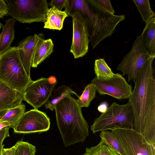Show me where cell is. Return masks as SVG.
Listing matches in <instances>:
<instances>
[{
	"label": "cell",
	"instance_id": "23",
	"mask_svg": "<svg viewBox=\"0 0 155 155\" xmlns=\"http://www.w3.org/2000/svg\"><path fill=\"white\" fill-rule=\"evenodd\" d=\"M25 105L22 103L9 109L4 115L0 119V123L8 121L12 123L15 126L20 118L25 113Z\"/></svg>",
	"mask_w": 155,
	"mask_h": 155
},
{
	"label": "cell",
	"instance_id": "1",
	"mask_svg": "<svg viewBox=\"0 0 155 155\" xmlns=\"http://www.w3.org/2000/svg\"><path fill=\"white\" fill-rule=\"evenodd\" d=\"M155 58L145 63L128 98L134 115L133 129L155 146V80L152 63Z\"/></svg>",
	"mask_w": 155,
	"mask_h": 155
},
{
	"label": "cell",
	"instance_id": "24",
	"mask_svg": "<svg viewBox=\"0 0 155 155\" xmlns=\"http://www.w3.org/2000/svg\"><path fill=\"white\" fill-rule=\"evenodd\" d=\"M94 71L96 77L98 78H111L114 74L104 58H100L95 60Z\"/></svg>",
	"mask_w": 155,
	"mask_h": 155
},
{
	"label": "cell",
	"instance_id": "19",
	"mask_svg": "<svg viewBox=\"0 0 155 155\" xmlns=\"http://www.w3.org/2000/svg\"><path fill=\"white\" fill-rule=\"evenodd\" d=\"M71 94L79 97L76 93L67 86L63 85L53 89L48 100L44 104L45 108L53 111L58 102L67 96Z\"/></svg>",
	"mask_w": 155,
	"mask_h": 155
},
{
	"label": "cell",
	"instance_id": "22",
	"mask_svg": "<svg viewBox=\"0 0 155 155\" xmlns=\"http://www.w3.org/2000/svg\"><path fill=\"white\" fill-rule=\"evenodd\" d=\"M96 91V87L94 84L91 83L87 84L84 88L82 94L76 100L80 107H88L95 97Z\"/></svg>",
	"mask_w": 155,
	"mask_h": 155
},
{
	"label": "cell",
	"instance_id": "29",
	"mask_svg": "<svg viewBox=\"0 0 155 155\" xmlns=\"http://www.w3.org/2000/svg\"><path fill=\"white\" fill-rule=\"evenodd\" d=\"M67 0H52L48 4L51 7H55L59 11H61L64 7L67 2Z\"/></svg>",
	"mask_w": 155,
	"mask_h": 155
},
{
	"label": "cell",
	"instance_id": "14",
	"mask_svg": "<svg viewBox=\"0 0 155 155\" xmlns=\"http://www.w3.org/2000/svg\"><path fill=\"white\" fill-rule=\"evenodd\" d=\"M23 100V94L14 90L0 80V111L18 106Z\"/></svg>",
	"mask_w": 155,
	"mask_h": 155
},
{
	"label": "cell",
	"instance_id": "8",
	"mask_svg": "<svg viewBox=\"0 0 155 155\" xmlns=\"http://www.w3.org/2000/svg\"><path fill=\"white\" fill-rule=\"evenodd\" d=\"M150 58L144 49L140 36H137L130 51L124 57L117 69L127 76L128 82L135 83L140 70Z\"/></svg>",
	"mask_w": 155,
	"mask_h": 155
},
{
	"label": "cell",
	"instance_id": "32",
	"mask_svg": "<svg viewBox=\"0 0 155 155\" xmlns=\"http://www.w3.org/2000/svg\"><path fill=\"white\" fill-rule=\"evenodd\" d=\"M15 150V147L14 145L11 147L2 149V155H14Z\"/></svg>",
	"mask_w": 155,
	"mask_h": 155
},
{
	"label": "cell",
	"instance_id": "34",
	"mask_svg": "<svg viewBox=\"0 0 155 155\" xmlns=\"http://www.w3.org/2000/svg\"><path fill=\"white\" fill-rule=\"evenodd\" d=\"M15 127V125L13 124L8 121H4L0 123V130L7 127L13 129Z\"/></svg>",
	"mask_w": 155,
	"mask_h": 155
},
{
	"label": "cell",
	"instance_id": "28",
	"mask_svg": "<svg viewBox=\"0 0 155 155\" xmlns=\"http://www.w3.org/2000/svg\"><path fill=\"white\" fill-rule=\"evenodd\" d=\"M99 6L107 12L114 14L115 12L109 0H94Z\"/></svg>",
	"mask_w": 155,
	"mask_h": 155
},
{
	"label": "cell",
	"instance_id": "4",
	"mask_svg": "<svg viewBox=\"0 0 155 155\" xmlns=\"http://www.w3.org/2000/svg\"><path fill=\"white\" fill-rule=\"evenodd\" d=\"M0 80L23 94L32 81L23 67L15 46L0 54Z\"/></svg>",
	"mask_w": 155,
	"mask_h": 155
},
{
	"label": "cell",
	"instance_id": "21",
	"mask_svg": "<svg viewBox=\"0 0 155 155\" xmlns=\"http://www.w3.org/2000/svg\"><path fill=\"white\" fill-rule=\"evenodd\" d=\"M99 136L101 138V141L115 151L119 155H125L116 135L112 131H101Z\"/></svg>",
	"mask_w": 155,
	"mask_h": 155
},
{
	"label": "cell",
	"instance_id": "36",
	"mask_svg": "<svg viewBox=\"0 0 155 155\" xmlns=\"http://www.w3.org/2000/svg\"><path fill=\"white\" fill-rule=\"evenodd\" d=\"M4 146V145L3 144L0 145V155H2V151Z\"/></svg>",
	"mask_w": 155,
	"mask_h": 155
},
{
	"label": "cell",
	"instance_id": "12",
	"mask_svg": "<svg viewBox=\"0 0 155 155\" xmlns=\"http://www.w3.org/2000/svg\"><path fill=\"white\" fill-rule=\"evenodd\" d=\"M70 16L72 18L73 38L70 51L77 59L84 56L88 52L90 41L87 23L80 12Z\"/></svg>",
	"mask_w": 155,
	"mask_h": 155
},
{
	"label": "cell",
	"instance_id": "26",
	"mask_svg": "<svg viewBox=\"0 0 155 155\" xmlns=\"http://www.w3.org/2000/svg\"><path fill=\"white\" fill-rule=\"evenodd\" d=\"M83 155H119L101 141L96 145L86 148Z\"/></svg>",
	"mask_w": 155,
	"mask_h": 155
},
{
	"label": "cell",
	"instance_id": "6",
	"mask_svg": "<svg viewBox=\"0 0 155 155\" xmlns=\"http://www.w3.org/2000/svg\"><path fill=\"white\" fill-rule=\"evenodd\" d=\"M7 3L8 13L22 23L46 21L48 3L46 0H5Z\"/></svg>",
	"mask_w": 155,
	"mask_h": 155
},
{
	"label": "cell",
	"instance_id": "35",
	"mask_svg": "<svg viewBox=\"0 0 155 155\" xmlns=\"http://www.w3.org/2000/svg\"><path fill=\"white\" fill-rule=\"evenodd\" d=\"M8 110L0 111V119H1L6 114Z\"/></svg>",
	"mask_w": 155,
	"mask_h": 155
},
{
	"label": "cell",
	"instance_id": "20",
	"mask_svg": "<svg viewBox=\"0 0 155 155\" xmlns=\"http://www.w3.org/2000/svg\"><path fill=\"white\" fill-rule=\"evenodd\" d=\"M64 11L68 16L79 12L86 19L89 17L90 9L87 0H67Z\"/></svg>",
	"mask_w": 155,
	"mask_h": 155
},
{
	"label": "cell",
	"instance_id": "31",
	"mask_svg": "<svg viewBox=\"0 0 155 155\" xmlns=\"http://www.w3.org/2000/svg\"><path fill=\"white\" fill-rule=\"evenodd\" d=\"M9 128L7 127L0 130V145L3 144L5 139L10 136L9 132Z\"/></svg>",
	"mask_w": 155,
	"mask_h": 155
},
{
	"label": "cell",
	"instance_id": "25",
	"mask_svg": "<svg viewBox=\"0 0 155 155\" xmlns=\"http://www.w3.org/2000/svg\"><path fill=\"white\" fill-rule=\"evenodd\" d=\"M133 2L145 23L154 17L155 14L151 8L149 0H133Z\"/></svg>",
	"mask_w": 155,
	"mask_h": 155
},
{
	"label": "cell",
	"instance_id": "3",
	"mask_svg": "<svg viewBox=\"0 0 155 155\" xmlns=\"http://www.w3.org/2000/svg\"><path fill=\"white\" fill-rule=\"evenodd\" d=\"M90 9V14L86 19L90 41L93 49L115 31L117 25L124 21V15L112 14L97 5L94 0H87Z\"/></svg>",
	"mask_w": 155,
	"mask_h": 155
},
{
	"label": "cell",
	"instance_id": "13",
	"mask_svg": "<svg viewBox=\"0 0 155 155\" xmlns=\"http://www.w3.org/2000/svg\"><path fill=\"white\" fill-rule=\"evenodd\" d=\"M42 33L28 36L18 43L16 47L23 67L30 77L32 56L35 48L41 41L44 40Z\"/></svg>",
	"mask_w": 155,
	"mask_h": 155
},
{
	"label": "cell",
	"instance_id": "17",
	"mask_svg": "<svg viewBox=\"0 0 155 155\" xmlns=\"http://www.w3.org/2000/svg\"><path fill=\"white\" fill-rule=\"evenodd\" d=\"M68 16L64 11H59L55 7H51L47 12L44 28L60 30L63 28L65 18Z\"/></svg>",
	"mask_w": 155,
	"mask_h": 155
},
{
	"label": "cell",
	"instance_id": "30",
	"mask_svg": "<svg viewBox=\"0 0 155 155\" xmlns=\"http://www.w3.org/2000/svg\"><path fill=\"white\" fill-rule=\"evenodd\" d=\"M8 6L5 0H0V18L8 15Z\"/></svg>",
	"mask_w": 155,
	"mask_h": 155
},
{
	"label": "cell",
	"instance_id": "16",
	"mask_svg": "<svg viewBox=\"0 0 155 155\" xmlns=\"http://www.w3.org/2000/svg\"><path fill=\"white\" fill-rule=\"evenodd\" d=\"M54 45L49 38L40 42L36 46L32 56L31 67L36 68L53 52Z\"/></svg>",
	"mask_w": 155,
	"mask_h": 155
},
{
	"label": "cell",
	"instance_id": "37",
	"mask_svg": "<svg viewBox=\"0 0 155 155\" xmlns=\"http://www.w3.org/2000/svg\"><path fill=\"white\" fill-rule=\"evenodd\" d=\"M2 25H3V24H2L0 22V29H1V28L3 26Z\"/></svg>",
	"mask_w": 155,
	"mask_h": 155
},
{
	"label": "cell",
	"instance_id": "9",
	"mask_svg": "<svg viewBox=\"0 0 155 155\" xmlns=\"http://www.w3.org/2000/svg\"><path fill=\"white\" fill-rule=\"evenodd\" d=\"M91 83L95 85L100 95H108L118 100L128 98L132 92L131 85L118 73L114 74L112 77L106 78L96 77Z\"/></svg>",
	"mask_w": 155,
	"mask_h": 155
},
{
	"label": "cell",
	"instance_id": "18",
	"mask_svg": "<svg viewBox=\"0 0 155 155\" xmlns=\"http://www.w3.org/2000/svg\"><path fill=\"white\" fill-rule=\"evenodd\" d=\"M16 21L13 18H9L2 27V30L0 34V54L9 48L14 39V26Z\"/></svg>",
	"mask_w": 155,
	"mask_h": 155
},
{
	"label": "cell",
	"instance_id": "7",
	"mask_svg": "<svg viewBox=\"0 0 155 155\" xmlns=\"http://www.w3.org/2000/svg\"><path fill=\"white\" fill-rule=\"evenodd\" d=\"M111 130L116 135L125 155H155V146L133 128Z\"/></svg>",
	"mask_w": 155,
	"mask_h": 155
},
{
	"label": "cell",
	"instance_id": "33",
	"mask_svg": "<svg viewBox=\"0 0 155 155\" xmlns=\"http://www.w3.org/2000/svg\"><path fill=\"white\" fill-rule=\"evenodd\" d=\"M108 104L106 101L101 102L97 107V110L100 113H103L105 112L108 108Z\"/></svg>",
	"mask_w": 155,
	"mask_h": 155
},
{
	"label": "cell",
	"instance_id": "10",
	"mask_svg": "<svg viewBox=\"0 0 155 155\" xmlns=\"http://www.w3.org/2000/svg\"><path fill=\"white\" fill-rule=\"evenodd\" d=\"M57 83L54 76L32 81L23 94V100L34 108L38 109L48 101Z\"/></svg>",
	"mask_w": 155,
	"mask_h": 155
},
{
	"label": "cell",
	"instance_id": "5",
	"mask_svg": "<svg viewBox=\"0 0 155 155\" xmlns=\"http://www.w3.org/2000/svg\"><path fill=\"white\" fill-rule=\"evenodd\" d=\"M134 115L131 104L113 102L105 112L94 120L91 126L93 134L118 128H133Z\"/></svg>",
	"mask_w": 155,
	"mask_h": 155
},
{
	"label": "cell",
	"instance_id": "2",
	"mask_svg": "<svg viewBox=\"0 0 155 155\" xmlns=\"http://www.w3.org/2000/svg\"><path fill=\"white\" fill-rule=\"evenodd\" d=\"M57 126L64 146L83 143L89 136V125L84 117L81 108L71 95L55 105Z\"/></svg>",
	"mask_w": 155,
	"mask_h": 155
},
{
	"label": "cell",
	"instance_id": "15",
	"mask_svg": "<svg viewBox=\"0 0 155 155\" xmlns=\"http://www.w3.org/2000/svg\"><path fill=\"white\" fill-rule=\"evenodd\" d=\"M140 37L145 51L150 58L155 57V18L146 23Z\"/></svg>",
	"mask_w": 155,
	"mask_h": 155
},
{
	"label": "cell",
	"instance_id": "27",
	"mask_svg": "<svg viewBox=\"0 0 155 155\" xmlns=\"http://www.w3.org/2000/svg\"><path fill=\"white\" fill-rule=\"evenodd\" d=\"M14 145L15 150L14 155H35L36 147L28 142L19 140Z\"/></svg>",
	"mask_w": 155,
	"mask_h": 155
},
{
	"label": "cell",
	"instance_id": "11",
	"mask_svg": "<svg viewBox=\"0 0 155 155\" xmlns=\"http://www.w3.org/2000/svg\"><path fill=\"white\" fill-rule=\"evenodd\" d=\"M50 123L45 112L34 108L25 112L13 129L14 133L18 134L41 133L49 129Z\"/></svg>",
	"mask_w": 155,
	"mask_h": 155
}]
</instances>
